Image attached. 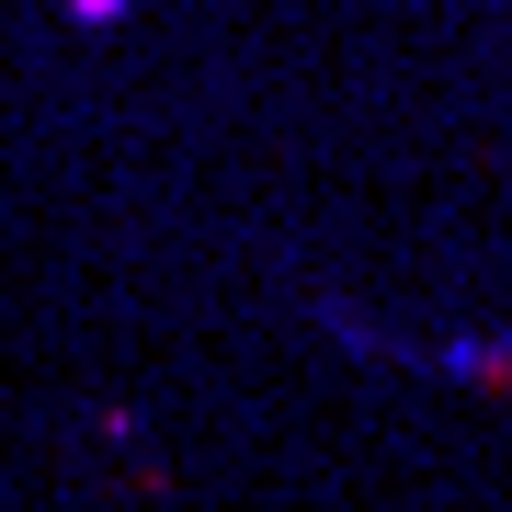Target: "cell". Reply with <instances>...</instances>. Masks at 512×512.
<instances>
[{
    "instance_id": "cell-1",
    "label": "cell",
    "mask_w": 512,
    "mask_h": 512,
    "mask_svg": "<svg viewBox=\"0 0 512 512\" xmlns=\"http://www.w3.org/2000/svg\"><path fill=\"white\" fill-rule=\"evenodd\" d=\"M69 23H126V0H57Z\"/></svg>"
}]
</instances>
